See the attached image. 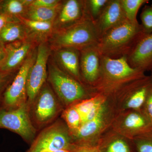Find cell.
Returning a JSON list of instances; mask_svg holds the SVG:
<instances>
[{"mask_svg": "<svg viewBox=\"0 0 152 152\" xmlns=\"http://www.w3.org/2000/svg\"><path fill=\"white\" fill-rule=\"evenodd\" d=\"M73 145L66 129L57 122L42 132L27 152H51L60 150L70 151Z\"/></svg>", "mask_w": 152, "mask_h": 152, "instance_id": "cell-6", "label": "cell"}, {"mask_svg": "<svg viewBox=\"0 0 152 152\" xmlns=\"http://www.w3.org/2000/svg\"><path fill=\"white\" fill-rule=\"evenodd\" d=\"M134 145L136 152H152V127L139 134Z\"/></svg>", "mask_w": 152, "mask_h": 152, "instance_id": "cell-24", "label": "cell"}, {"mask_svg": "<svg viewBox=\"0 0 152 152\" xmlns=\"http://www.w3.org/2000/svg\"><path fill=\"white\" fill-rule=\"evenodd\" d=\"M5 49L3 44L0 43V63L1 62L5 57Z\"/></svg>", "mask_w": 152, "mask_h": 152, "instance_id": "cell-33", "label": "cell"}, {"mask_svg": "<svg viewBox=\"0 0 152 152\" xmlns=\"http://www.w3.org/2000/svg\"><path fill=\"white\" fill-rule=\"evenodd\" d=\"M131 66L145 72L152 69V33L145 36L127 56Z\"/></svg>", "mask_w": 152, "mask_h": 152, "instance_id": "cell-13", "label": "cell"}, {"mask_svg": "<svg viewBox=\"0 0 152 152\" xmlns=\"http://www.w3.org/2000/svg\"><path fill=\"white\" fill-rule=\"evenodd\" d=\"M101 152H132L130 148L124 141L118 139L110 143L105 150Z\"/></svg>", "mask_w": 152, "mask_h": 152, "instance_id": "cell-28", "label": "cell"}, {"mask_svg": "<svg viewBox=\"0 0 152 152\" xmlns=\"http://www.w3.org/2000/svg\"><path fill=\"white\" fill-rule=\"evenodd\" d=\"M0 128L17 133L27 141L31 140L36 133L25 103L15 109L0 108Z\"/></svg>", "mask_w": 152, "mask_h": 152, "instance_id": "cell-5", "label": "cell"}, {"mask_svg": "<svg viewBox=\"0 0 152 152\" xmlns=\"http://www.w3.org/2000/svg\"><path fill=\"white\" fill-rule=\"evenodd\" d=\"M142 27L148 34L152 33V7L151 5H145L140 14Z\"/></svg>", "mask_w": 152, "mask_h": 152, "instance_id": "cell-27", "label": "cell"}, {"mask_svg": "<svg viewBox=\"0 0 152 152\" xmlns=\"http://www.w3.org/2000/svg\"><path fill=\"white\" fill-rule=\"evenodd\" d=\"M10 22H18L15 19L11 18L6 14L0 12V31L8 23Z\"/></svg>", "mask_w": 152, "mask_h": 152, "instance_id": "cell-32", "label": "cell"}, {"mask_svg": "<svg viewBox=\"0 0 152 152\" xmlns=\"http://www.w3.org/2000/svg\"><path fill=\"white\" fill-rule=\"evenodd\" d=\"M126 20L121 0H109L95 22L100 38Z\"/></svg>", "mask_w": 152, "mask_h": 152, "instance_id": "cell-10", "label": "cell"}, {"mask_svg": "<svg viewBox=\"0 0 152 152\" xmlns=\"http://www.w3.org/2000/svg\"><path fill=\"white\" fill-rule=\"evenodd\" d=\"M31 47L30 42L23 40L7 44L5 57L0 63V71L8 73L18 67L25 61Z\"/></svg>", "mask_w": 152, "mask_h": 152, "instance_id": "cell-12", "label": "cell"}, {"mask_svg": "<svg viewBox=\"0 0 152 152\" xmlns=\"http://www.w3.org/2000/svg\"><path fill=\"white\" fill-rule=\"evenodd\" d=\"M51 152H70L69 150H60L58 151H55Z\"/></svg>", "mask_w": 152, "mask_h": 152, "instance_id": "cell-35", "label": "cell"}, {"mask_svg": "<svg viewBox=\"0 0 152 152\" xmlns=\"http://www.w3.org/2000/svg\"><path fill=\"white\" fill-rule=\"evenodd\" d=\"M70 152H101L97 148L84 145H73Z\"/></svg>", "mask_w": 152, "mask_h": 152, "instance_id": "cell-31", "label": "cell"}, {"mask_svg": "<svg viewBox=\"0 0 152 152\" xmlns=\"http://www.w3.org/2000/svg\"><path fill=\"white\" fill-rule=\"evenodd\" d=\"M142 110L149 120L152 125V88L148 94Z\"/></svg>", "mask_w": 152, "mask_h": 152, "instance_id": "cell-30", "label": "cell"}, {"mask_svg": "<svg viewBox=\"0 0 152 152\" xmlns=\"http://www.w3.org/2000/svg\"><path fill=\"white\" fill-rule=\"evenodd\" d=\"M145 76L143 71L131 66L126 56L118 58L102 56L100 75L96 85L103 91H117Z\"/></svg>", "mask_w": 152, "mask_h": 152, "instance_id": "cell-2", "label": "cell"}, {"mask_svg": "<svg viewBox=\"0 0 152 152\" xmlns=\"http://www.w3.org/2000/svg\"><path fill=\"white\" fill-rule=\"evenodd\" d=\"M27 29L22 23L9 22L0 31V43L8 44L23 40L28 33Z\"/></svg>", "mask_w": 152, "mask_h": 152, "instance_id": "cell-17", "label": "cell"}, {"mask_svg": "<svg viewBox=\"0 0 152 152\" xmlns=\"http://www.w3.org/2000/svg\"><path fill=\"white\" fill-rule=\"evenodd\" d=\"M58 8L34 7L30 6L27 11L25 18L37 21L53 22L56 17Z\"/></svg>", "mask_w": 152, "mask_h": 152, "instance_id": "cell-20", "label": "cell"}, {"mask_svg": "<svg viewBox=\"0 0 152 152\" xmlns=\"http://www.w3.org/2000/svg\"><path fill=\"white\" fill-rule=\"evenodd\" d=\"M39 94L35 110L36 118L39 123H47L56 114V100L53 93L47 85L43 86Z\"/></svg>", "mask_w": 152, "mask_h": 152, "instance_id": "cell-14", "label": "cell"}, {"mask_svg": "<svg viewBox=\"0 0 152 152\" xmlns=\"http://www.w3.org/2000/svg\"><path fill=\"white\" fill-rule=\"evenodd\" d=\"M80 51L72 48L58 49L56 57L62 70L74 79L80 77Z\"/></svg>", "mask_w": 152, "mask_h": 152, "instance_id": "cell-15", "label": "cell"}, {"mask_svg": "<svg viewBox=\"0 0 152 152\" xmlns=\"http://www.w3.org/2000/svg\"><path fill=\"white\" fill-rule=\"evenodd\" d=\"M108 1L109 0L86 1L87 15L94 23L99 16Z\"/></svg>", "mask_w": 152, "mask_h": 152, "instance_id": "cell-25", "label": "cell"}, {"mask_svg": "<svg viewBox=\"0 0 152 152\" xmlns=\"http://www.w3.org/2000/svg\"><path fill=\"white\" fill-rule=\"evenodd\" d=\"M49 80L59 97L66 104L81 99L86 95L80 82L55 65L49 66Z\"/></svg>", "mask_w": 152, "mask_h": 152, "instance_id": "cell-4", "label": "cell"}, {"mask_svg": "<svg viewBox=\"0 0 152 152\" xmlns=\"http://www.w3.org/2000/svg\"><path fill=\"white\" fill-rule=\"evenodd\" d=\"M80 53L81 74L87 83L96 85L100 75L102 59L97 45L83 49Z\"/></svg>", "mask_w": 152, "mask_h": 152, "instance_id": "cell-9", "label": "cell"}, {"mask_svg": "<svg viewBox=\"0 0 152 152\" xmlns=\"http://www.w3.org/2000/svg\"><path fill=\"white\" fill-rule=\"evenodd\" d=\"M103 96L102 95H97L74 105L80 116L81 124L94 118L105 107Z\"/></svg>", "mask_w": 152, "mask_h": 152, "instance_id": "cell-16", "label": "cell"}, {"mask_svg": "<svg viewBox=\"0 0 152 152\" xmlns=\"http://www.w3.org/2000/svg\"><path fill=\"white\" fill-rule=\"evenodd\" d=\"M125 127L139 133V134L150 129L152 125L146 116L141 110L132 112L128 115L124 122Z\"/></svg>", "mask_w": 152, "mask_h": 152, "instance_id": "cell-19", "label": "cell"}, {"mask_svg": "<svg viewBox=\"0 0 152 152\" xmlns=\"http://www.w3.org/2000/svg\"><path fill=\"white\" fill-rule=\"evenodd\" d=\"M147 35L138 22L132 23L126 20L100 38L98 50L102 56L112 58L127 56Z\"/></svg>", "mask_w": 152, "mask_h": 152, "instance_id": "cell-1", "label": "cell"}, {"mask_svg": "<svg viewBox=\"0 0 152 152\" xmlns=\"http://www.w3.org/2000/svg\"><path fill=\"white\" fill-rule=\"evenodd\" d=\"M36 56L34 54L31 55L22 65L13 81L4 94L2 107L15 109L25 103L28 73L35 61Z\"/></svg>", "mask_w": 152, "mask_h": 152, "instance_id": "cell-7", "label": "cell"}, {"mask_svg": "<svg viewBox=\"0 0 152 152\" xmlns=\"http://www.w3.org/2000/svg\"><path fill=\"white\" fill-rule=\"evenodd\" d=\"M151 7H152V2L151 4Z\"/></svg>", "mask_w": 152, "mask_h": 152, "instance_id": "cell-37", "label": "cell"}, {"mask_svg": "<svg viewBox=\"0 0 152 152\" xmlns=\"http://www.w3.org/2000/svg\"><path fill=\"white\" fill-rule=\"evenodd\" d=\"M99 39L94 22L87 17L70 26L58 30L53 36L51 42L57 50L72 48L80 51L96 45Z\"/></svg>", "mask_w": 152, "mask_h": 152, "instance_id": "cell-3", "label": "cell"}, {"mask_svg": "<svg viewBox=\"0 0 152 152\" xmlns=\"http://www.w3.org/2000/svg\"><path fill=\"white\" fill-rule=\"evenodd\" d=\"M6 82V79L4 77V76L0 75V90L2 88Z\"/></svg>", "mask_w": 152, "mask_h": 152, "instance_id": "cell-34", "label": "cell"}, {"mask_svg": "<svg viewBox=\"0 0 152 152\" xmlns=\"http://www.w3.org/2000/svg\"><path fill=\"white\" fill-rule=\"evenodd\" d=\"M127 20L132 23L138 22L137 17L141 7L149 3L148 0H121Z\"/></svg>", "mask_w": 152, "mask_h": 152, "instance_id": "cell-22", "label": "cell"}, {"mask_svg": "<svg viewBox=\"0 0 152 152\" xmlns=\"http://www.w3.org/2000/svg\"><path fill=\"white\" fill-rule=\"evenodd\" d=\"M50 53L46 44L42 43L38 47L35 61L30 69L27 80L26 94L30 102L34 100L45 81Z\"/></svg>", "mask_w": 152, "mask_h": 152, "instance_id": "cell-8", "label": "cell"}, {"mask_svg": "<svg viewBox=\"0 0 152 152\" xmlns=\"http://www.w3.org/2000/svg\"><path fill=\"white\" fill-rule=\"evenodd\" d=\"M18 18L28 29H29L37 34H46L51 31L53 27V22H45L32 20L19 16Z\"/></svg>", "mask_w": 152, "mask_h": 152, "instance_id": "cell-23", "label": "cell"}, {"mask_svg": "<svg viewBox=\"0 0 152 152\" xmlns=\"http://www.w3.org/2000/svg\"><path fill=\"white\" fill-rule=\"evenodd\" d=\"M60 1L57 0H36L34 1L31 6L34 7L58 8L60 6Z\"/></svg>", "mask_w": 152, "mask_h": 152, "instance_id": "cell-29", "label": "cell"}, {"mask_svg": "<svg viewBox=\"0 0 152 152\" xmlns=\"http://www.w3.org/2000/svg\"><path fill=\"white\" fill-rule=\"evenodd\" d=\"M26 7L22 0L2 1L0 2V12L15 19L25 12Z\"/></svg>", "mask_w": 152, "mask_h": 152, "instance_id": "cell-21", "label": "cell"}, {"mask_svg": "<svg viewBox=\"0 0 152 152\" xmlns=\"http://www.w3.org/2000/svg\"><path fill=\"white\" fill-rule=\"evenodd\" d=\"M105 107L91 120L82 124L73 132L77 140H85L94 135L100 130L104 124Z\"/></svg>", "mask_w": 152, "mask_h": 152, "instance_id": "cell-18", "label": "cell"}, {"mask_svg": "<svg viewBox=\"0 0 152 152\" xmlns=\"http://www.w3.org/2000/svg\"><path fill=\"white\" fill-rule=\"evenodd\" d=\"M63 116L68 127L73 132L75 131L81 124L80 116L74 106L66 109L63 113Z\"/></svg>", "mask_w": 152, "mask_h": 152, "instance_id": "cell-26", "label": "cell"}, {"mask_svg": "<svg viewBox=\"0 0 152 152\" xmlns=\"http://www.w3.org/2000/svg\"><path fill=\"white\" fill-rule=\"evenodd\" d=\"M151 75L150 76V77H151V80L152 82V69H151Z\"/></svg>", "mask_w": 152, "mask_h": 152, "instance_id": "cell-36", "label": "cell"}, {"mask_svg": "<svg viewBox=\"0 0 152 152\" xmlns=\"http://www.w3.org/2000/svg\"><path fill=\"white\" fill-rule=\"evenodd\" d=\"M59 12L56 23L58 30L70 26L89 17L87 13L86 1H66L61 7Z\"/></svg>", "mask_w": 152, "mask_h": 152, "instance_id": "cell-11", "label": "cell"}]
</instances>
